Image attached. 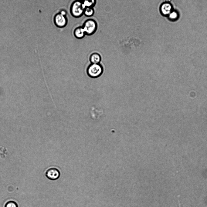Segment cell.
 <instances>
[{"label":"cell","instance_id":"5","mask_svg":"<svg viewBox=\"0 0 207 207\" xmlns=\"http://www.w3.org/2000/svg\"><path fill=\"white\" fill-rule=\"evenodd\" d=\"M53 21L56 27L59 28H63L67 25L68 20L66 16L63 15L59 12L54 15Z\"/></svg>","mask_w":207,"mask_h":207},{"label":"cell","instance_id":"1","mask_svg":"<svg viewBox=\"0 0 207 207\" xmlns=\"http://www.w3.org/2000/svg\"><path fill=\"white\" fill-rule=\"evenodd\" d=\"M103 71V67L100 63H90L87 67L86 70L88 76L92 78H96L100 77L102 74Z\"/></svg>","mask_w":207,"mask_h":207},{"label":"cell","instance_id":"4","mask_svg":"<svg viewBox=\"0 0 207 207\" xmlns=\"http://www.w3.org/2000/svg\"><path fill=\"white\" fill-rule=\"evenodd\" d=\"M45 175L49 179L55 180L58 179L60 175V172L59 169L55 166H50L45 170Z\"/></svg>","mask_w":207,"mask_h":207},{"label":"cell","instance_id":"6","mask_svg":"<svg viewBox=\"0 0 207 207\" xmlns=\"http://www.w3.org/2000/svg\"><path fill=\"white\" fill-rule=\"evenodd\" d=\"M173 9L172 5L168 1L163 2L159 8L160 12L161 15L167 17Z\"/></svg>","mask_w":207,"mask_h":207},{"label":"cell","instance_id":"8","mask_svg":"<svg viewBox=\"0 0 207 207\" xmlns=\"http://www.w3.org/2000/svg\"><path fill=\"white\" fill-rule=\"evenodd\" d=\"M101 60L100 55L97 52L92 53L90 56L89 60L91 64H99Z\"/></svg>","mask_w":207,"mask_h":207},{"label":"cell","instance_id":"13","mask_svg":"<svg viewBox=\"0 0 207 207\" xmlns=\"http://www.w3.org/2000/svg\"><path fill=\"white\" fill-rule=\"evenodd\" d=\"M62 15L66 16L67 12H66L64 10H62L60 11L59 12Z\"/></svg>","mask_w":207,"mask_h":207},{"label":"cell","instance_id":"11","mask_svg":"<svg viewBox=\"0 0 207 207\" xmlns=\"http://www.w3.org/2000/svg\"><path fill=\"white\" fill-rule=\"evenodd\" d=\"M94 13L93 7H86L84 9L83 15L86 16L90 17L93 16Z\"/></svg>","mask_w":207,"mask_h":207},{"label":"cell","instance_id":"12","mask_svg":"<svg viewBox=\"0 0 207 207\" xmlns=\"http://www.w3.org/2000/svg\"><path fill=\"white\" fill-rule=\"evenodd\" d=\"M4 207H18V205L16 202L9 201L5 203Z\"/></svg>","mask_w":207,"mask_h":207},{"label":"cell","instance_id":"2","mask_svg":"<svg viewBox=\"0 0 207 207\" xmlns=\"http://www.w3.org/2000/svg\"><path fill=\"white\" fill-rule=\"evenodd\" d=\"M85 8L81 0L74 1L71 5L70 13L73 17L76 18H79L83 15Z\"/></svg>","mask_w":207,"mask_h":207},{"label":"cell","instance_id":"7","mask_svg":"<svg viewBox=\"0 0 207 207\" xmlns=\"http://www.w3.org/2000/svg\"><path fill=\"white\" fill-rule=\"evenodd\" d=\"M73 34L76 38L81 39L86 35L85 32L82 26L76 28L73 31Z\"/></svg>","mask_w":207,"mask_h":207},{"label":"cell","instance_id":"3","mask_svg":"<svg viewBox=\"0 0 207 207\" xmlns=\"http://www.w3.org/2000/svg\"><path fill=\"white\" fill-rule=\"evenodd\" d=\"M82 27L86 35L90 36L93 35L95 32L97 28V24L95 20L89 18L84 21Z\"/></svg>","mask_w":207,"mask_h":207},{"label":"cell","instance_id":"9","mask_svg":"<svg viewBox=\"0 0 207 207\" xmlns=\"http://www.w3.org/2000/svg\"><path fill=\"white\" fill-rule=\"evenodd\" d=\"M179 16V14L178 11L173 9L167 17L169 20L174 22L178 20Z\"/></svg>","mask_w":207,"mask_h":207},{"label":"cell","instance_id":"10","mask_svg":"<svg viewBox=\"0 0 207 207\" xmlns=\"http://www.w3.org/2000/svg\"><path fill=\"white\" fill-rule=\"evenodd\" d=\"M81 1L85 8L86 7L93 8L96 3V1L95 0Z\"/></svg>","mask_w":207,"mask_h":207}]
</instances>
